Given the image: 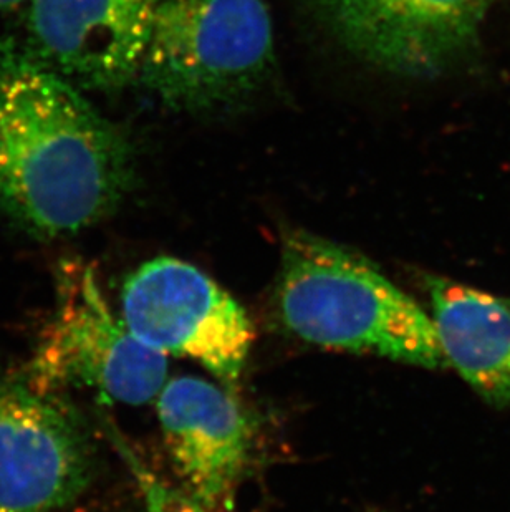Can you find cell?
Masks as SVG:
<instances>
[{"instance_id":"obj_1","label":"cell","mask_w":510,"mask_h":512,"mask_svg":"<svg viewBox=\"0 0 510 512\" xmlns=\"http://www.w3.org/2000/svg\"><path fill=\"white\" fill-rule=\"evenodd\" d=\"M135 181L125 133L22 44H0V211L44 237L72 236Z\"/></svg>"},{"instance_id":"obj_12","label":"cell","mask_w":510,"mask_h":512,"mask_svg":"<svg viewBox=\"0 0 510 512\" xmlns=\"http://www.w3.org/2000/svg\"><path fill=\"white\" fill-rule=\"evenodd\" d=\"M27 2H29V0H0V10L24 7Z\"/></svg>"},{"instance_id":"obj_6","label":"cell","mask_w":510,"mask_h":512,"mask_svg":"<svg viewBox=\"0 0 510 512\" xmlns=\"http://www.w3.org/2000/svg\"><path fill=\"white\" fill-rule=\"evenodd\" d=\"M93 476L83 421L52 393L0 378V512H53Z\"/></svg>"},{"instance_id":"obj_4","label":"cell","mask_w":510,"mask_h":512,"mask_svg":"<svg viewBox=\"0 0 510 512\" xmlns=\"http://www.w3.org/2000/svg\"><path fill=\"white\" fill-rule=\"evenodd\" d=\"M166 378V355L136 339L111 312L92 269L62 264L55 312L30 362V385L44 393L88 388L105 401L138 406L158 397Z\"/></svg>"},{"instance_id":"obj_3","label":"cell","mask_w":510,"mask_h":512,"mask_svg":"<svg viewBox=\"0 0 510 512\" xmlns=\"http://www.w3.org/2000/svg\"><path fill=\"white\" fill-rule=\"evenodd\" d=\"M274 52L265 0H163L136 83L173 110H216L251 95Z\"/></svg>"},{"instance_id":"obj_8","label":"cell","mask_w":510,"mask_h":512,"mask_svg":"<svg viewBox=\"0 0 510 512\" xmlns=\"http://www.w3.org/2000/svg\"><path fill=\"white\" fill-rule=\"evenodd\" d=\"M335 37L361 60L429 75L477 39L494 0H313Z\"/></svg>"},{"instance_id":"obj_9","label":"cell","mask_w":510,"mask_h":512,"mask_svg":"<svg viewBox=\"0 0 510 512\" xmlns=\"http://www.w3.org/2000/svg\"><path fill=\"white\" fill-rule=\"evenodd\" d=\"M156 411L184 491L211 511L231 509L252 450L236 398L203 378L179 377L159 392Z\"/></svg>"},{"instance_id":"obj_5","label":"cell","mask_w":510,"mask_h":512,"mask_svg":"<svg viewBox=\"0 0 510 512\" xmlns=\"http://www.w3.org/2000/svg\"><path fill=\"white\" fill-rule=\"evenodd\" d=\"M121 319L136 339L163 355L201 363L234 387L254 342L246 310L198 267L176 257L145 262L121 290Z\"/></svg>"},{"instance_id":"obj_11","label":"cell","mask_w":510,"mask_h":512,"mask_svg":"<svg viewBox=\"0 0 510 512\" xmlns=\"http://www.w3.org/2000/svg\"><path fill=\"white\" fill-rule=\"evenodd\" d=\"M110 435L115 441L116 450L120 451V455L130 466L131 474L135 476L136 483L140 486L141 494L145 499L146 511L214 512L204 508L203 504L191 498L183 489L173 488L171 484L159 478L158 474L145 466L143 461L130 450V446L126 445L118 431L113 430Z\"/></svg>"},{"instance_id":"obj_2","label":"cell","mask_w":510,"mask_h":512,"mask_svg":"<svg viewBox=\"0 0 510 512\" xmlns=\"http://www.w3.org/2000/svg\"><path fill=\"white\" fill-rule=\"evenodd\" d=\"M275 302L300 340L424 368L448 365L433 319L376 264L312 232H285Z\"/></svg>"},{"instance_id":"obj_10","label":"cell","mask_w":510,"mask_h":512,"mask_svg":"<svg viewBox=\"0 0 510 512\" xmlns=\"http://www.w3.org/2000/svg\"><path fill=\"white\" fill-rule=\"evenodd\" d=\"M446 362L491 405L510 406V299L426 277Z\"/></svg>"},{"instance_id":"obj_7","label":"cell","mask_w":510,"mask_h":512,"mask_svg":"<svg viewBox=\"0 0 510 512\" xmlns=\"http://www.w3.org/2000/svg\"><path fill=\"white\" fill-rule=\"evenodd\" d=\"M163 0H29L24 47L83 92L138 80Z\"/></svg>"}]
</instances>
